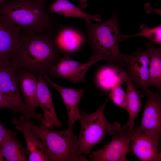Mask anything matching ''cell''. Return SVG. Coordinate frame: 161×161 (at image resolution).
Segmentation results:
<instances>
[{"mask_svg": "<svg viewBox=\"0 0 161 161\" xmlns=\"http://www.w3.org/2000/svg\"><path fill=\"white\" fill-rule=\"evenodd\" d=\"M64 55L54 42L52 32H22L10 61L17 71L25 69L38 76H49Z\"/></svg>", "mask_w": 161, "mask_h": 161, "instance_id": "1", "label": "cell"}, {"mask_svg": "<svg viewBox=\"0 0 161 161\" xmlns=\"http://www.w3.org/2000/svg\"><path fill=\"white\" fill-rule=\"evenodd\" d=\"M47 0H10L0 4V14L24 33H44L58 27L46 8Z\"/></svg>", "mask_w": 161, "mask_h": 161, "instance_id": "2", "label": "cell"}, {"mask_svg": "<svg viewBox=\"0 0 161 161\" xmlns=\"http://www.w3.org/2000/svg\"><path fill=\"white\" fill-rule=\"evenodd\" d=\"M86 24V41L92 54L102 56L110 63H123L119 49L120 34L118 16L114 13L108 20L99 24Z\"/></svg>", "mask_w": 161, "mask_h": 161, "instance_id": "3", "label": "cell"}, {"mask_svg": "<svg viewBox=\"0 0 161 161\" xmlns=\"http://www.w3.org/2000/svg\"><path fill=\"white\" fill-rule=\"evenodd\" d=\"M32 129L41 141L51 161H87L86 157L80 154L77 137L73 126L62 131H52L40 121L36 125L28 120Z\"/></svg>", "mask_w": 161, "mask_h": 161, "instance_id": "4", "label": "cell"}, {"mask_svg": "<svg viewBox=\"0 0 161 161\" xmlns=\"http://www.w3.org/2000/svg\"><path fill=\"white\" fill-rule=\"evenodd\" d=\"M108 97L94 112L88 114L86 110L81 114L80 129L78 137L79 153L86 157L92 148L101 142L108 133L110 135L121 126L118 123H111L106 119L104 113Z\"/></svg>", "mask_w": 161, "mask_h": 161, "instance_id": "5", "label": "cell"}, {"mask_svg": "<svg viewBox=\"0 0 161 161\" xmlns=\"http://www.w3.org/2000/svg\"><path fill=\"white\" fill-rule=\"evenodd\" d=\"M0 91L26 120L32 118L43 120V114L30 111L26 107L20 94L17 71L9 60L0 59Z\"/></svg>", "mask_w": 161, "mask_h": 161, "instance_id": "6", "label": "cell"}, {"mask_svg": "<svg viewBox=\"0 0 161 161\" xmlns=\"http://www.w3.org/2000/svg\"><path fill=\"white\" fill-rule=\"evenodd\" d=\"M137 131L136 127L130 129L126 125L114 131L112 140L102 148L92 152L89 160L92 161H128L130 143Z\"/></svg>", "mask_w": 161, "mask_h": 161, "instance_id": "7", "label": "cell"}, {"mask_svg": "<svg viewBox=\"0 0 161 161\" xmlns=\"http://www.w3.org/2000/svg\"><path fill=\"white\" fill-rule=\"evenodd\" d=\"M145 49H139L128 55H123L130 79L137 89L143 92L148 89L150 59L155 47L148 42Z\"/></svg>", "mask_w": 161, "mask_h": 161, "instance_id": "8", "label": "cell"}, {"mask_svg": "<svg viewBox=\"0 0 161 161\" xmlns=\"http://www.w3.org/2000/svg\"><path fill=\"white\" fill-rule=\"evenodd\" d=\"M102 60H104L102 56L92 54L88 62L81 63L72 59L69 55H64L53 69L52 75L66 78L73 83H85L84 77L88 69Z\"/></svg>", "mask_w": 161, "mask_h": 161, "instance_id": "9", "label": "cell"}, {"mask_svg": "<svg viewBox=\"0 0 161 161\" xmlns=\"http://www.w3.org/2000/svg\"><path fill=\"white\" fill-rule=\"evenodd\" d=\"M147 100L140 125L136 127L138 131L151 132L161 136V94L148 89L143 92Z\"/></svg>", "mask_w": 161, "mask_h": 161, "instance_id": "10", "label": "cell"}, {"mask_svg": "<svg viewBox=\"0 0 161 161\" xmlns=\"http://www.w3.org/2000/svg\"><path fill=\"white\" fill-rule=\"evenodd\" d=\"M160 137L154 133L140 132L137 129L131 142L130 151L141 161H160L161 153L159 152Z\"/></svg>", "mask_w": 161, "mask_h": 161, "instance_id": "11", "label": "cell"}, {"mask_svg": "<svg viewBox=\"0 0 161 161\" xmlns=\"http://www.w3.org/2000/svg\"><path fill=\"white\" fill-rule=\"evenodd\" d=\"M11 122L24 135L28 161H51L42 142L33 132L27 120L23 115L19 119L13 118Z\"/></svg>", "mask_w": 161, "mask_h": 161, "instance_id": "12", "label": "cell"}, {"mask_svg": "<svg viewBox=\"0 0 161 161\" xmlns=\"http://www.w3.org/2000/svg\"><path fill=\"white\" fill-rule=\"evenodd\" d=\"M52 35L55 45L64 55L76 53L86 41L85 34L71 26L58 27Z\"/></svg>", "mask_w": 161, "mask_h": 161, "instance_id": "13", "label": "cell"}, {"mask_svg": "<svg viewBox=\"0 0 161 161\" xmlns=\"http://www.w3.org/2000/svg\"><path fill=\"white\" fill-rule=\"evenodd\" d=\"M21 29L0 14V59L9 60L14 55L22 34Z\"/></svg>", "mask_w": 161, "mask_h": 161, "instance_id": "14", "label": "cell"}, {"mask_svg": "<svg viewBox=\"0 0 161 161\" xmlns=\"http://www.w3.org/2000/svg\"><path fill=\"white\" fill-rule=\"evenodd\" d=\"M37 97L38 105L42 109L44 124L51 129L54 126L61 128L63 126L59 120L52 102L47 82L43 76H38Z\"/></svg>", "mask_w": 161, "mask_h": 161, "instance_id": "15", "label": "cell"}, {"mask_svg": "<svg viewBox=\"0 0 161 161\" xmlns=\"http://www.w3.org/2000/svg\"><path fill=\"white\" fill-rule=\"evenodd\" d=\"M48 83L60 94L68 112L69 126H73L77 120H80L79 105L80 99L85 93L84 89H76L60 86L52 80L48 76H43Z\"/></svg>", "mask_w": 161, "mask_h": 161, "instance_id": "16", "label": "cell"}, {"mask_svg": "<svg viewBox=\"0 0 161 161\" xmlns=\"http://www.w3.org/2000/svg\"><path fill=\"white\" fill-rule=\"evenodd\" d=\"M18 84L27 108L35 112L38 106L37 97L38 80L32 73L25 69L17 71Z\"/></svg>", "mask_w": 161, "mask_h": 161, "instance_id": "17", "label": "cell"}, {"mask_svg": "<svg viewBox=\"0 0 161 161\" xmlns=\"http://www.w3.org/2000/svg\"><path fill=\"white\" fill-rule=\"evenodd\" d=\"M12 131L0 143V161L28 160L26 148L16 138Z\"/></svg>", "mask_w": 161, "mask_h": 161, "instance_id": "18", "label": "cell"}, {"mask_svg": "<svg viewBox=\"0 0 161 161\" xmlns=\"http://www.w3.org/2000/svg\"><path fill=\"white\" fill-rule=\"evenodd\" d=\"M118 77L125 82L126 86L127 107L129 118L126 125L131 129L134 126L136 118L139 113L141 106L138 93L137 89L131 80L126 72L119 73Z\"/></svg>", "mask_w": 161, "mask_h": 161, "instance_id": "19", "label": "cell"}, {"mask_svg": "<svg viewBox=\"0 0 161 161\" xmlns=\"http://www.w3.org/2000/svg\"><path fill=\"white\" fill-rule=\"evenodd\" d=\"M49 13L62 15L66 17L78 18L83 19L85 24L92 20L100 21L101 18L99 14L92 15L86 13L67 0H56L49 6Z\"/></svg>", "mask_w": 161, "mask_h": 161, "instance_id": "20", "label": "cell"}, {"mask_svg": "<svg viewBox=\"0 0 161 161\" xmlns=\"http://www.w3.org/2000/svg\"><path fill=\"white\" fill-rule=\"evenodd\" d=\"M148 86L161 90V48L154 49L149 64Z\"/></svg>", "mask_w": 161, "mask_h": 161, "instance_id": "21", "label": "cell"}, {"mask_svg": "<svg viewBox=\"0 0 161 161\" xmlns=\"http://www.w3.org/2000/svg\"><path fill=\"white\" fill-rule=\"evenodd\" d=\"M122 83L123 81L118 77L111 88L108 97L115 104L126 110V95L122 87Z\"/></svg>", "mask_w": 161, "mask_h": 161, "instance_id": "22", "label": "cell"}, {"mask_svg": "<svg viewBox=\"0 0 161 161\" xmlns=\"http://www.w3.org/2000/svg\"><path fill=\"white\" fill-rule=\"evenodd\" d=\"M140 28L141 32L136 35H125L121 34L120 41H122L130 37L142 36L147 38L157 44L161 45V26L160 25L152 28H149L146 25H143L140 26Z\"/></svg>", "mask_w": 161, "mask_h": 161, "instance_id": "23", "label": "cell"}, {"mask_svg": "<svg viewBox=\"0 0 161 161\" xmlns=\"http://www.w3.org/2000/svg\"><path fill=\"white\" fill-rule=\"evenodd\" d=\"M0 108L8 109L15 113L20 114L18 110L10 102L6 96L0 91Z\"/></svg>", "mask_w": 161, "mask_h": 161, "instance_id": "24", "label": "cell"}, {"mask_svg": "<svg viewBox=\"0 0 161 161\" xmlns=\"http://www.w3.org/2000/svg\"><path fill=\"white\" fill-rule=\"evenodd\" d=\"M12 131L5 128L0 120V143Z\"/></svg>", "mask_w": 161, "mask_h": 161, "instance_id": "25", "label": "cell"}, {"mask_svg": "<svg viewBox=\"0 0 161 161\" xmlns=\"http://www.w3.org/2000/svg\"><path fill=\"white\" fill-rule=\"evenodd\" d=\"M88 0H79L78 7L81 9L86 8L88 5L87 1Z\"/></svg>", "mask_w": 161, "mask_h": 161, "instance_id": "26", "label": "cell"}, {"mask_svg": "<svg viewBox=\"0 0 161 161\" xmlns=\"http://www.w3.org/2000/svg\"><path fill=\"white\" fill-rule=\"evenodd\" d=\"M10 0H0V4L4 2Z\"/></svg>", "mask_w": 161, "mask_h": 161, "instance_id": "27", "label": "cell"}]
</instances>
